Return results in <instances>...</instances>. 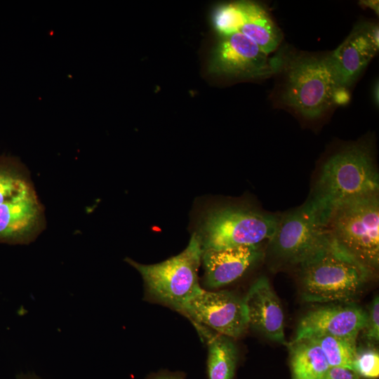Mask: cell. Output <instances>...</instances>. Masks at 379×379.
<instances>
[{
  "label": "cell",
  "mask_w": 379,
  "mask_h": 379,
  "mask_svg": "<svg viewBox=\"0 0 379 379\" xmlns=\"http://www.w3.org/2000/svg\"><path fill=\"white\" fill-rule=\"evenodd\" d=\"M366 316V311L354 304L312 310L300 319L290 343L317 335L357 339L365 325Z\"/></svg>",
  "instance_id": "obj_11"
},
{
  "label": "cell",
  "mask_w": 379,
  "mask_h": 379,
  "mask_svg": "<svg viewBox=\"0 0 379 379\" xmlns=\"http://www.w3.org/2000/svg\"><path fill=\"white\" fill-rule=\"evenodd\" d=\"M151 379H183V377L179 374H160L157 375Z\"/></svg>",
  "instance_id": "obj_23"
},
{
  "label": "cell",
  "mask_w": 379,
  "mask_h": 379,
  "mask_svg": "<svg viewBox=\"0 0 379 379\" xmlns=\"http://www.w3.org/2000/svg\"><path fill=\"white\" fill-rule=\"evenodd\" d=\"M208 62V70L218 75L254 78L277 70L267 54L240 32L220 36Z\"/></svg>",
  "instance_id": "obj_10"
},
{
  "label": "cell",
  "mask_w": 379,
  "mask_h": 379,
  "mask_svg": "<svg viewBox=\"0 0 379 379\" xmlns=\"http://www.w3.org/2000/svg\"><path fill=\"white\" fill-rule=\"evenodd\" d=\"M244 15V1L218 6L213 15V24L220 36L239 32Z\"/></svg>",
  "instance_id": "obj_19"
},
{
  "label": "cell",
  "mask_w": 379,
  "mask_h": 379,
  "mask_svg": "<svg viewBox=\"0 0 379 379\" xmlns=\"http://www.w3.org/2000/svg\"><path fill=\"white\" fill-rule=\"evenodd\" d=\"M331 237L354 258L373 271L379 265L378 193L350 199L332 212Z\"/></svg>",
  "instance_id": "obj_5"
},
{
  "label": "cell",
  "mask_w": 379,
  "mask_h": 379,
  "mask_svg": "<svg viewBox=\"0 0 379 379\" xmlns=\"http://www.w3.org/2000/svg\"><path fill=\"white\" fill-rule=\"evenodd\" d=\"M280 216L244 206H225L211 211L198 236L202 250L255 246L268 243Z\"/></svg>",
  "instance_id": "obj_7"
},
{
  "label": "cell",
  "mask_w": 379,
  "mask_h": 379,
  "mask_svg": "<svg viewBox=\"0 0 379 379\" xmlns=\"http://www.w3.org/2000/svg\"><path fill=\"white\" fill-rule=\"evenodd\" d=\"M293 379H321L330 367L317 344L310 339L287 343Z\"/></svg>",
  "instance_id": "obj_17"
},
{
  "label": "cell",
  "mask_w": 379,
  "mask_h": 379,
  "mask_svg": "<svg viewBox=\"0 0 379 379\" xmlns=\"http://www.w3.org/2000/svg\"><path fill=\"white\" fill-rule=\"evenodd\" d=\"M263 256L260 246L203 251L204 283L210 288L230 284L242 277Z\"/></svg>",
  "instance_id": "obj_14"
},
{
  "label": "cell",
  "mask_w": 379,
  "mask_h": 379,
  "mask_svg": "<svg viewBox=\"0 0 379 379\" xmlns=\"http://www.w3.org/2000/svg\"><path fill=\"white\" fill-rule=\"evenodd\" d=\"M328 222L310 197L302 205L280 216L267 243L269 256L278 266H298L328 241Z\"/></svg>",
  "instance_id": "obj_6"
},
{
  "label": "cell",
  "mask_w": 379,
  "mask_h": 379,
  "mask_svg": "<svg viewBox=\"0 0 379 379\" xmlns=\"http://www.w3.org/2000/svg\"><path fill=\"white\" fill-rule=\"evenodd\" d=\"M321 379H360V377L351 368L330 366Z\"/></svg>",
  "instance_id": "obj_22"
},
{
  "label": "cell",
  "mask_w": 379,
  "mask_h": 379,
  "mask_svg": "<svg viewBox=\"0 0 379 379\" xmlns=\"http://www.w3.org/2000/svg\"><path fill=\"white\" fill-rule=\"evenodd\" d=\"M298 267L301 295L309 302L350 301L375 274L331 236L322 248Z\"/></svg>",
  "instance_id": "obj_1"
},
{
  "label": "cell",
  "mask_w": 379,
  "mask_h": 379,
  "mask_svg": "<svg viewBox=\"0 0 379 379\" xmlns=\"http://www.w3.org/2000/svg\"><path fill=\"white\" fill-rule=\"evenodd\" d=\"M239 32L255 42L267 55L278 47L282 39L281 31L266 11L248 1H244V20Z\"/></svg>",
  "instance_id": "obj_16"
},
{
  "label": "cell",
  "mask_w": 379,
  "mask_h": 379,
  "mask_svg": "<svg viewBox=\"0 0 379 379\" xmlns=\"http://www.w3.org/2000/svg\"><path fill=\"white\" fill-rule=\"evenodd\" d=\"M202 253L199 238L193 234L183 251L163 262L144 265L130 258L125 261L140 274L152 298L180 312L202 289L198 279Z\"/></svg>",
  "instance_id": "obj_4"
},
{
  "label": "cell",
  "mask_w": 379,
  "mask_h": 379,
  "mask_svg": "<svg viewBox=\"0 0 379 379\" xmlns=\"http://www.w3.org/2000/svg\"><path fill=\"white\" fill-rule=\"evenodd\" d=\"M17 379H41L34 373H21L18 375Z\"/></svg>",
  "instance_id": "obj_24"
},
{
  "label": "cell",
  "mask_w": 379,
  "mask_h": 379,
  "mask_svg": "<svg viewBox=\"0 0 379 379\" xmlns=\"http://www.w3.org/2000/svg\"><path fill=\"white\" fill-rule=\"evenodd\" d=\"M243 300L249 326L269 339L286 345L282 307L268 279L259 277L249 288Z\"/></svg>",
  "instance_id": "obj_13"
},
{
  "label": "cell",
  "mask_w": 379,
  "mask_h": 379,
  "mask_svg": "<svg viewBox=\"0 0 379 379\" xmlns=\"http://www.w3.org/2000/svg\"><path fill=\"white\" fill-rule=\"evenodd\" d=\"M366 320L361 330L366 344L375 345L379 341V298L375 296L366 310Z\"/></svg>",
  "instance_id": "obj_21"
},
{
  "label": "cell",
  "mask_w": 379,
  "mask_h": 379,
  "mask_svg": "<svg viewBox=\"0 0 379 379\" xmlns=\"http://www.w3.org/2000/svg\"><path fill=\"white\" fill-rule=\"evenodd\" d=\"M326 60L297 57L286 68L283 100L307 119L321 117L345 94Z\"/></svg>",
  "instance_id": "obj_8"
},
{
  "label": "cell",
  "mask_w": 379,
  "mask_h": 379,
  "mask_svg": "<svg viewBox=\"0 0 379 379\" xmlns=\"http://www.w3.org/2000/svg\"><path fill=\"white\" fill-rule=\"evenodd\" d=\"M378 192L379 175L371 150L357 144L326 160L310 197L330 219L333 211L343 202Z\"/></svg>",
  "instance_id": "obj_3"
},
{
  "label": "cell",
  "mask_w": 379,
  "mask_h": 379,
  "mask_svg": "<svg viewBox=\"0 0 379 379\" xmlns=\"http://www.w3.org/2000/svg\"><path fill=\"white\" fill-rule=\"evenodd\" d=\"M180 312L230 338H239L249 326L243 299L227 291L202 288Z\"/></svg>",
  "instance_id": "obj_9"
},
{
  "label": "cell",
  "mask_w": 379,
  "mask_h": 379,
  "mask_svg": "<svg viewBox=\"0 0 379 379\" xmlns=\"http://www.w3.org/2000/svg\"><path fill=\"white\" fill-rule=\"evenodd\" d=\"M306 339H310L319 345L329 366H341L352 369L357 339L329 335H317Z\"/></svg>",
  "instance_id": "obj_18"
},
{
  "label": "cell",
  "mask_w": 379,
  "mask_h": 379,
  "mask_svg": "<svg viewBox=\"0 0 379 379\" xmlns=\"http://www.w3.org/2000/svg\"><path fill=\"white\" fill-rule=\"evenodd\" d=\"M45 227L29 171L16 157L0 155V243L29 244Z\"/></svg>",
  "instance_id": "obj_2"
},
{
  "label": "cell",
  "mask_w": 379,
  "mask_h": 379,
  "mask_svg": "<svg viewBox=\"0 0 379 379\" xmlns=\"http://www.w3.org/2000/svg\"><path fill=\"white\" fill-rule=\"evenodd\" d=\"M352 369L359 377L375 379L379 376V353L375 345L357 346Z\"/></svg>",
  "instance_id": "obj_20"
},
{
  "label": "cell",
  "mask_w": 379,
  "mask_h": 379,
  "mask_svg": "<svg viewBox=\"0 0 379 379\" xmlns=\"http://www.w3.org/2000/svg\"><path fill=\"white\" fill-rule=\"evenodd\" d=\"M208 347L209 379H233L237 362V350L230 338L197 322L192 321Z\"/></svg>",
  "instance_id": "obj_15"
},
{
  "label": "cell",
  "mask_w": 379,
  "mask_h": 379,
  "mask_svg": "<svg viewBox=\"0 0 379 379\" xmlns=\"http://www.w3.org/2000/svg\"><path fill=\"white\" fill-rule=\"evenodd\" d=\"M379 47L378 26H357L348 37L326 60L343 88L352 84L376 55Z\"/></svg>",
  "instance_id": "obj_12"
}]
</instances>
